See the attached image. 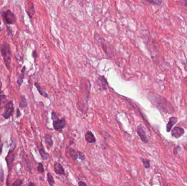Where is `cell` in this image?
Here are the masks:
<instances>
[{"label":"cell","mask_w":187,"mask_h":186,"mask_svg":"<svg viewBox=\"0 0 187 186\" xmlns=\"http://www.w3.org/2000/svg\"><path fill=\"white\" fill-rule=\"evenodd\" d=\"M153 103L157 104V108L161 110L163 112L172 113L173 112V108L170 103L164 97L155 94L153 96Z\"/></svg>","instance_id":"cell-1"},{"label":"cell","mask_w":187,"mask_h":186,"mask_svg":"<svg viewBox=\"0 0 187 186\" xmlns=\"http://www.w3.org/2000/svg\"><path fill=\"white\" fill-rule=\"evenodd\" d=\"M1 53L3 58V60L6 67L8 69H10L11 63L12 54L11 51L10 45L6 42H3L2 44Z\"/></svg>","instance_id":"cell-2"},{"label":"cell","mask_w":187,"mask_h":186,"mask_svg":"<svg viewBox=\"0 0 187 186\" xmlns=\"http://www.w3.org/2000/svg\"><path fill=\"white\" fill-rule=\"evenodd\" d=\"M16 146H17L16 142L15 141H14L13 140H12V139L10 149L9 150L8 153L7 154V156L5 158L6 163H7V167H8V169L9 171V174H11V170L13 167V163H14V158H15L14 151L16 148Z\"/></svg>","instance_id":"cell-3"},{"label":"cell","mask_w":187,"mask_h":186,"mask_svg":"<svg viewBox=\"0 0 187 186\" xmlns=\"http://www.w3.org/2000/svg\"><path fill=\"white\" fill-rule=\"evenodd\" d=\"M51 119L53 120V128L56 131H61L66 126V120L64 118L60 119L54 111L51 113Z\"/></svg>","instance_id":"cell-4"},{"label":"cell","mask_w":187,"mask_h":186,"mask_svg":"<svg viewBox=\"0 0 187 186\" xmlns=\"http://www.w3.org/2000/svg\"><path fill=\"white\" fill-rule=\"evenodd\" d=\"M1 15L4 22L7 25L14 24L17 21V17L16 15L10 10L2 11Z\"/></svg>","instance_id":"cell-5"},{"label":"cell","mask_w":187,"mask_h":186,"mask_svg":"<svg viewBox=\"0 0 187 186\" xmlns=\"http://www.w3.org/2000/svg\"><path fill=\"white\" fill-rule=\"evenodd\" d=\"M4 108L5 111L2 115L5 119H8L12 116L14 111L13 102L12 100H10L6 103Z\"/></svg>","instance_id":"cell-6"},{"label":"cell","mask_w":187,"mask_h":186,"mask_svg":"<svg viewBox=\"0 0 187 186\" xmlns=\"http://www.w3.org/2000/svg\"><path fill=\"white\" fill-rule=\"evenodd\" d=\"M137 133L138 136L140 137L141 140L144 143H147L148 142V140L147 139V135L146 134V132L144 131V128L142 125H140L138 126L137 128Z\"/></svg>","instance_id":"cell-7"},{"label":"cell","mask_w":187,"mask_h":186,"mask_svg":"<svg viewBox=\"0 0 187 186\" xmlns=\"http://www.w3.org/2000/svg\"><path fill=\"white\" fill-rule=\"evenodd\" d=\"M184 130L183 128L179 127H175L171 131V135L175 138H179L184 134Z\"/></svg>","instance_id":"cell-8"},{"label":"cell","mask_w":187,"mask_h":186,"mask_svg":"<svg viewBox=\"0 0 187 186\" xmlns=\"http://www.w3.org/2000/svg\"><path fill=\"white\" fill-rule=\"evenodd\" d=\"M54 170L57 175H65V170L61 164L59 162H55L54 164Z\"/></svg>","instance_id":"cell-9"},{"label":"cell","mask_w":187,"mask_h":186,"mask_svg":"<svg viewBox=\"0 0 187 186\" xmlns=\"http://www.w3.org/2000/svg\"><path fill=\"white\" fill-rule=\"evenodd\" d=\"M37 148H38V149H39V154H40L41 158H42V159L43 160H47V159L49 158V153H47V152H45V151L44 150V148L43 147V145H42V143L40 144V146H38Z\"/></svg>","instance_id":"cell-10"},{"label":"cell","mask_w":187,"mask_h":186,"mask_svg":"<svg viewBox=\"0 0 187 186\" xmlns=\"http://www.w3.org/2000/svg\"><path fill=\"white\" fill-rule=\"evenodd\" d=\"M85 139L86 142L89 144H93L96 142V138L91 131H88L85 133Z\"/></svg>","instance_id":"cell-11"},{"label":"cell","mask_w":187,"mask_h":186,"mask_svg":"<svg viewBox=\"0 0 187 186\" xmlns=\"http://www.w3.org/2000/svg\"><path fill=\"white\" fill-rule=\"evenodd\" d=\"M178 119L176 117H171L169 119V122L167 123L166 125V131L167 132H170L172 127L174 126L176 123L177 122Z\"/></svg>","instance_id":"cell-12"},{"label":"cell","mask_w":187,"mask_h":186,"mask_svg":"<svg viewBox=\"0 0 187 186\" xmlns=\"http://www.w3.org/2000/svg\"><path fill=\"white\" fill-rule=\"evenodd\" d=\"M0 110L2 109L6 104L7 97L4 92L1 90V84H0Z\"/></svg>","instance_id":"cell-13"},{"label":"cell","mask_w":187,"mask_h":186,"mask_svg":"<svg viewBox=\"0 0 187 186\" xmlns=\"http://www.w3.org/2000/svg\"><path fill=\"white\" fill-rule=\"evenodd\" d=\"M44 139L45 143L47 145V148L48 150H49L50 148L53 147V141L52 140L51 137L49 134H46L44 135Z\"/></svg>","instance_id":"cell-14"},{"label":"cell","mask_w":187,"mask_h":186,"mask_svg":"<svg viewBox=\"0 0 187 186\" xmlns=\"http://www.w3.org/2000/svg\"><path fill=\"white\" fill-rule=\"evenodd\" d=\"M34 85L36 86L37 91H39V93H40V94H41L42 96H43L45 98L48 97V94L46 93V92L44 91V90L40 86V85H39L37 82H35Z\"/></svg>","instance_id":"cell-15"},{"label":"cell","mask_w":187,"mask_h":186,"mask_svg":"<svg viewBox=\"0 0 187 186\" xmlns=\"http://www.w3.org/2000/svg\"><path fill=\"white\" fill-rule=\"evenodd\" d=\"M26 11H27V13H28V16L30 17V18H32V17L33 16V14L35 13V11L34 9V7H33V4L32 3H31L30 7H28V6H26Z\"/></svg>","instance_id":"cell-16"},{"label":"cell","mask_w":187,"mask_h":186,"mask_svg":"<svg viewBox=\"0 0 187 186\" xmlns=\"http://www.w3.org/2000/svg\"><path fill=\"white\" fill-rule=\"evenodd\" d=\"M68 152L70 153L71 157L75 160H76L78 159V151H76L73 148H70L68 150Z\"/></svg>","instance_id":"cell-17"},{"label":"cell","mask_w":187,"mask_h":186,"mask_svg":"<svg viewBox=\"0 0 187 186\" xmlns=\"http://www.w3.org/2000/svg\"><path fill=\"white\" fill-rule=\"evenodd\" d=\"M25 67L24 66L22 68V75L20 77H19L18 80H17V84L19 87H20L22 84L23 81H24V74H25Z\"/></svg>","instance_id":"cell-18"},{"label":"cell","mask_w":187,"mask_h":186,"mask_svg":"<svg viewBox=\"0 0 187 186\" xmlns=\"http://www.w3.org/2000/svg\"><path fill=\"white\" fill-rule=\"evenodd\" d=\"M26 106H27L26 99L24 95H22V96H21V97H20V102H19V107L21 108H26Z\"/></svg>","instance_id":"cell-19"},{"label":"cell","mask_w":187,"mask_h":186,"mask_svg":"<svg viewBox=\"0 0 187 186\" xmlns=\"http://www.w3.org/2000/svg\"><path fill=\"white\" fill-rule=\"evenodd\" d=\"M47 179L50 186H54L55 184V181L53 176L49 173H48L47 174Z\"/></svg>","instance_id":"cell-20"},{"label":"cell","mask_w":187,"mask_h":186,"mask_svg":"<svg viewBox=\"0 0 187 186\" xmlns=\"http://www.w3.org/2000/svg\"><path fill=\"white\" fill-rule=\"evenodd\" d=\"M141 161L143 163V165L146 169H148L150 167V162L148 160L143 158H141Z\"/></svg>","instance_id":"cell-21"},{"label":"cell","mask_w":187,"mask_h":186,"mask_svg":"<svg viewBox=\"0 0 187 186\" xmlns=\"http://www.w3.org/2000/svg\"><path fill=\"white\" fill-rule=\"evenodd\" d=\"M23 184V180L21 179H17L13 183H12V186H22Z\"/></svg>","instance_id":"cell-22"},{"label":"cell","mask_w":187,"mask_h":186,"mask_svg":"<svg viewBox=\"0 0 187 186\" xmlns=\"http://www.w3.org/2000/svg\"><path fill=\"white\" fill-rule=\"evenodd\" d=\"M4 173L3 170L2 168V166L1 164V168H0V183H2L4 180Z\"/></svg>","instance_id":"cell-23"},{"label":"cell","mask_w":187,"mask_h":186,"mask_svg":"<svg viewBox=\"0 0 187 186\" xmlns=\"http://www.w3.org/2000/svg\"><path fill=\"white\" fill-rule=\"evenodd\" d=\"M37 171L39 172V173H44V166L43 165L42 163H39L38 166H37Z\"/></svg>","instance_id":"cell-24"},{"label":"cell","mask_w":187,"mask_h":186,"mask_svg":"<svg viewBox=\"0 0 187 186\" xmlns=\"http://www.w3.org/2000/svg\"><path fill=\"white\" fill-rule=\"evenodd\" d=\"M78 157L79 159L81 160L84 161L85 159V156L84 154V153L81 152H78Z\"/></svg>","instance_id":"cell-25"},{"label":"cell","mask_w":187,"mask_h":186,"mask_svg":"<svg viewBox=\"0 0 187 186\" xmlns=\"http://www.w3.org/2000/svg\"><path fill=\"white\" fill-rule=\"evenodd\" d=\"M9 177H10V174H9L6 179V186H12L10 185V182H9Z\"/></svg>","instance_id":"cell-26"},{"label":"cell","mask_w":187,"mask_h":186,"mask_svg":"<svg viewBox=\"0 0 187 186\" xmlns=\"http://www.w3.org/2000/svg\"><path fill=\"white\" fill-rule=\"evenodd\" d=\"M3 143L2 142L1 140V137L0 136V155L2 152V150H3Z\"/></svg>","instance_id":"cell-27"},{"label":"cell","mask_w":187,"mask_h":186,"mask_svg":"<svg viewBox=\"0 0 187 186\" xmlns=\"http://www.w3.org/2000/svg\"><path fill=\"white\" fill-rule=\"evenodd\" d=\"M78 186H88L87 185V184L85 183V182H83V181H79L78 182Z\"/></svg>","instance_id":"cell-28"},{"label":"cell","mask_w":187,"mask_h":186,"mask_svg":"<svg viewBox=\"0 0 187 186\" xmlns=\"http://www.w3.org/2000/svg\"><path fill=\"white\" fill-rule=\"evenodd\" d=\"M21 115H22V113H21V112H20V110L19 109H17L16 117H17V118H19V117H20V116H21Z\"/></svg>","instance_id":"cell-29"},{"label":"cell","mask_w":187,"mask_h":186,"mask_svg":"<svg viewBox=\"0 0 187 186\" xmlns=\"http://www.w3.org/2000/svg\"><path fill=\"white\" fill-rule=\"evenodd\" d=\"M148 2H150V3H155L156 5H160L161 3H162L161 1H148Z\"/></svg>","instance_id":"cell-30"},{"label":"cell","mask_w":187,"mask_h":186,"mask_svg":"<svg viewBox=\"0 0 187 186\" xmlns=\"http://www.w3.org/2000/svg\"><path fill=\"white\" fill-rule=\"evenodd\" d=\"M28 186H36V185H35V183H33V182H29V183L28 184Z\"/></svg>","instance_id":"cell-31"},{"label":"cell","mask_w":187,"mask_h":186,"mask_svg":"<svg viewBox=\"0 0 187 186\" xmlns=\"http://www.w3.org/2000/svg\"><path fill=\"white\" fill-rule=\"evenodd\" d=\"M33 57H37V53L36 52V51H33Z\"/></svg>","instance_id":"cell-32"},{"label":"cell","mask_w":187,"mask_h":186,"mask_svg":"<svg viewBox=\"0 0 187 186\" xmlns=\"http://www.w3.org/2000/svg\"><path fill=\"white\" fill-rule=\"evenodd\" d=\"M1 25V20H0V25Z\"/></svg>","instance_id":"cell-33"}]
</instances>
